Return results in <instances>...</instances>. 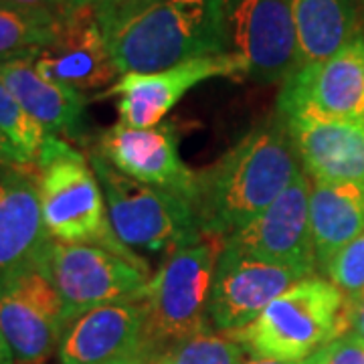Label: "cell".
<instances>
[{"mask_svg": "<svg viewBox=\"0 0 364 364\" xmlns=\"http://www.w3.org/2000/svg\"><path fill=\"white\" fill-rule=\"evenodd\" d=\"M301 172L286 119L277 114L255 126L215 164L196 172L193 210L200 233L225 241L259 217Z\"/></svg>", "mask_w": 364, "mask_h": 364, "instance_id": "6da1fadb", "label": "cell"}, {"mask_svg": "<svg viewBox=\"0 0 364 364\" xmlns=\"http://www.w3.org/2000/svg\"><path fill=\"white\" fill-rule=\"evenodd\" d=\"M119 77L225 55L221 0H160L105 35Z\"/></svg>", "mask_w": 364, "mask_h": 364, "instance_id": "7a4b0ae2", "label": "cell"}, {"mask_svg": "<svg viewBox=\"0 0 364 364\" xmlns=\"http://www.w3.org/2000/svg\"><path fill=\"white\" fill-rule=\"evenodd\" d=\"M35 166L43 221L55 241L69 245H97L150 267L144 257L117 241L102 184L90 160L79 150L59 136H49Z\"/></svg>", "mask_w": 364, "mask_h": 364, "instance_id": "3957f363", "label": "cell"}, {"mask_svg": "<svg viewBox=\"0 0 364 364\" xmlns=\"http://www.w3.org/2000/svg\"><path fill=\"white\" fill-rule=\"evenodd\" d=\"M346 332L344 291L312 275L287 287L253 322L225 334L253 358L304 363Z\"/></svg>", "mask_w": 364, "mask_h": 364, "instance_id": "277c9868", "label": "cell"}, {"mask_svg": "<svg viewBox=\"0 0 364 364\" xmlns=\"http://www.w3.org/2000/svg\"><path fill=\"white\" fill-rule=\"evenodd\" d=\"M223 239L203 237L160 263L140 299L154 358L182 340L210 330V289Z\"/></svg>", "mask_w": 364, "mask_h": 364, "instance_id": "5b68a950", "label": "cell"}, {"mask_svg": "<svg viewBox=\"0 0 364 364\" xmlns=\"http://www.w3.org/2000/svg\"><path fill=\"white\" fill-rule=\"evenodd\" d=\"M90 164L102 184L117 241L136 255L152 253L168 257L205 237L188 200L122 174L97 148L90 152Z\"/></svg>", "mask_w": 364, "mask_h": 364, "instance_id": "8992f818", "label": "cell"}, {"mask_svg": "<svg viewBox=\"0 0 364 364\" xmlns=\"http://www.w3.org/2000/svg\"><path fill=\"white\" fill-rule=\"evenodd\" d=\"M225 55L237 57L245 77L272 85L298 71L291 0H221Z\"/></svg>", "mask_w": 364, "mask_h": 364, "instance_id": "52a82bcc", "label": "cell"}, {"mask_svg": "<svg viewBox=\"0 0 364 364\" xmlns=\"http://www.w3.org/2000/svg\"><path fill=\"white\" fill-rule=\"evenodd\" d=\"M43 267L61 296L67 326L102 306L140 301L150 279V267L97 245L53 241Z\"/></svg>", "mask_w": 364, "mask_h": 364, "instance_id": "ba28073f", "label": "cell"}, {"mask_svg": "<svg viewBox=\"0 0 364 364\" xmlns=\"http://www.w3.org/2000/svg\"><path fill=\"white\" fill-rule=\"evenodd\" d=\"M63 301L45 267L0 282V334L14 364H43L65 330Z\"/></svg>", "mask_w": 364, "mask_h": 364, "instance_id": "9c48e42d", "label": "cell"}, {"mask_svg": "<svg viewBox=\"0 0 364 364\" xmlns=\"http://www.w3.org/2000/svg\"><path fill=\"white\" fill-rule=\"evenodd\" d=\"M277 114L364 124V37L358 35L322 63L298 69L282 83Z\"/></svg>", "mask_w": 364, "mask_h": 364, "instance_id": "30bf717a", "label": "cell"}, {"mask_svg": "<svg viewBox=\"0 0 364 364\" xmlns=\"http://www.w3.org/2000/svg\"><path fill=\"white\" fill-rule=\"evenodd\" d=\"M312 181L301 172L269 207L225 239L229 247L255 259L294 267L312 277L318 269L310 221Z\"/></svg>", "mask_w": 364, "mask_h": 364, "instance_id": "8fae6325", "label": "cell"}, {"mask_svg": "<svg viewBox=\"0 0 364 364\" xmlns=\"http://www.w3.org/2000/svg\"><path fill=\"white\" fill-rule=\"evenodd\" d=\"M306 277L294 267L255 259L223 243L210 289V324L221 332L239 330L253 322L287 287Z\"/></svg>", "mask_w": 364, "mask_h": 364, "instance_id": "7c38bea8", "label": "cell"}, {"mask_svg": "<svg viewBox=\"0 0 364 364\" xmlns=\"http://www.w3.org/2000/svg\"><path fill=\"white\" fill-rule=\"evenodd\" d=\"M245 75L231 55L203 57L156 73H126L100 97H117L119 122L132 128H156L188 91L215 77Z\"/></svg>", "mask_w": 364, "mask_h": 364, "instance_id": "4fadbf2b", "label": "cell"}, {"mask_svg": "<svg viewBox=\"0 0 364 364\" xmlns=\"http://www.w3.org/2000/svg\"><path fill=\"white\" fill-rule=\"evenodd\" d=\"M61 364H148L154 354L140 301H119L81 314L63 330Z\"/></svg>", "mask_w": 364, "mask_h": 364, "instance_id": "5bb4252c", "label": "cell"}, {"mask_svg": "<svg viewBox=\"0 0 364 364\" xmlns=\"http://www.w3.org/2000/svg\"><path fill=\"white\" fill-rule=\"evenodd\" d=\"M53 241L43 221L37 166L0 164V282L43 267Z\"/></svg>", "mask_w": 364, "mask_h": 364, "instance_id": "9a60e30c", "label": "cell"}, {"mask_svg": "<svg viewBox=\"0 0 364 364\" xmlns=\"http://www.w3.org/2000/svg\"><path fill=\"white\" fill-rule=\"evenodd\" d=\"M95 148L122 174L193 205L196 172L182 162L176 134L170 126L132 128L117 122L100 136Z\"/></svg>", "mask_w": 364, "mask_h": 364, "instance_id": "2e32d148", "label": "cell"}, {"mask_svg": "<svg viewBox=\"0 0 364 364\" xmlns=\"http://www.w3.org/2000/svg\"><path fill=\"white\" fill-rule=\"evenodd\" d=\"M35 67L43 77L81 93L107 90L119 79L93 6L75 11L61 21L53 43L35 55Z\"/></svg>", "mask_w": 364, "mask_h": 364, "instance_id": "e0dca14e", "label": "cell"}, {"mask_svg": "<svg viewBox=\"0 0 364 364\" xmlns=\"http://www.w3.org/2000/svg\"><path fill=\"white\" fill-rule=\"evenodd\" d=\"M284 119L310 181L364 182V124L310 114Z\"/></svg>", "mask_w": 364, "mask_h": 364, "instance_id": "ac0fdd59", "label": "cell"}, {"mask_svg": "<svg viewBox=\"0 0 364 364\" xmlns=\"http://www.w3.org/2000/svg\"><path fill=\"white\" fill-rule=\"evenodd\" d=\"M35 55L0 63V81L49 136L63 134L81 140L87 104L83 93L43 77L35 67Z\"/></svg>", "mask_w": 364, "mask_h": 364, "instance_id": "d6986e66", "label": "cell"}, {"mask_svg": "<svg viewBox=\"0 0 364 364\" xmlns=\"http://www.w3.org/2000/svg\"><path fill=\"white\" fill-rule=\"evenodd\" d=\"M316 265L324 273L330 259L364 231V182H314L310 191Z\"/></svg>", "mask_w": 364, "mask_h": 364, "instance_id": "ffe728a7", "label": "cell"}, {"mask_svg": "<svg viewBox=\"0 0 364 364\" xmlns=\"http://www.w3.org/2000/svg\"><path fill=\"white\" fill-rule=\"evenodd\" d=\"M298 69L322 63L358 37L356 0H291Z\"/></svg>", "mask_w": 364, "mask_h": 364, "instance_id": "44dd1931", "label": "cell"}, {"mask_svg": "<svg viewBox=\"0 0 364 364\" xmlns=\"http://www.w3.org/2000/svg\"><path fill=\"white\" fill-rule=\"evenodd\" d=\"M61 21L51 14L28 13L0 2V63L35 55L59 33Z\"/></svg>", "mask_w": 364, "mask_h": 364, "instance_id": "7402d4cb", "label": "cell"}, {"mask_svg": "<svg viewBox=\"0 0 364 364\" xmlns=\"http://www.w3.org/2000/svg\"><path fill=\"white\" fill-rule=\"evenodd\" d=\"M158 364H243L245 350L225 332H203L162 352Z\"/></svg>", "mask_w": 364, "mask_h": 364, "instance_id": "603a6c76", "label": "cell"}, {"mask_svg": "<svg viewBox=\"0 0 364 364\" xmlns=\"http://www.w3.org/2000/svg\"><path fill=\"white\" fill-rule=\"evenodd\" d=\"M0 130L4 132L28 162H37L49 134L23 109L11 90L0 81Z\"/></svg>", "mask_w": 364, "mask_h": 364, "instance_id": "cb8c5ba5", "label": "cell"}, {"mask_svg": "<svg viewBox=\"0 0 364 364\" xmlns=\"http://www.w3.org/2000/svg\"><path fill=\"white\" fill-rule=\"evenodd\" d=\"M328 282L344 294H356L364 287V231L346 243L326 267Z\"/></svg>", "mask_w": 364, "mask_h": 364, "instance_id": "d4e9b609", "label": "cell"}, {"mask_svg": "<svg viewBox=\"0 0 364 364\" xmlns=\"http://www.w3.org/2000/svg\"><path fill=\"white\" fill-rule=\"evenodd\" d=\"M304 364H364V338L346 332L314 352Z\"/></svg>", "mask_w": 364, "mask_h": 364, "instance_id": "484cf974", "label": "cell"}, {"mask_svg": "<svg viewBox=\"0 0 364 364\" xmlns=\"http://www.w3.org/2000/svg\"><path fill=\"white\" fill-rule=\"evenodd\" d=\"M156 2L160 0H95L93 13H95V18L102 26L104 35H107L124 21L132 18L134 14L142 13L144 9H148Z\"/></svg>", "mask_w": 364, "mask_h": 364, "instance_id": "4316f807", "label": "cell"}, {"mask_svg": "<svg viewBox=\"0 0 364 364\" xmlns=\"http://www.w3.org/2000/svg\"><path fill=\"white\" fill-rule=\"evenodd\" d=\"M0 2L13 9L28 11V13L51 14L59 21H63L67 16L65 0H0Z\"/></svg>", "mask_w": 364, "mask_h": 364, "instance_id": "83f0119b", "label": "cell"}, {"mask_svg": "<svg viewBox=\"0 0 364 364\" xmlns=\"http://www.w3.org/2000/svg\"><path fill=\"white\" fill-rule=\"evenodd\" d=\"M346 320L348 330L364 338V287L346 298Z\"/></svg>", "mask_w": 364, "mask_h": 364, "instance_id": "f1b7e54d", "label": "cell"}, {"mask_svg": "<svg viewBox=\"0 0 364 364\" xmlns=\"http://www.w3.org/2000/svg\"><path fill=\"white\" fill-rule=\"evenodd\" d=\"M0 164H33L2 130H0Z\"/></svg>", "mask_w": 364, "mask_h": 364, "instance_id": "f546056e", "label": "cell"}, {"mask_svg": "<svg viewBox=\"0 0 364 364\" xmlns=\"http://www.w3.org/2000/svg\"><path fill=\"white\" fill-rule=\"evenodd\" d=\"M93 2H95V0H65L67 16L71 13H75V11L85 9V6H93Z\"/></svg>", "mask_w": 364, "mask_h": 364, "instance_id": "4dcf8cb0", "label": "cell"}, {"mask_svg": "<svg viewBox=\"0 0 364 364\" xmlns=\"http://www.w3.org/2000/svg\"><path fill=\"white\" fill-rule=\"evenodd\" d=\"M0 364H14L13 354L9 350V346H6V342L2 338V334H0Z\"/></svg>", "mask_w": 364, "mask_h": 364, "instance_id": "1f68e13d", "label": "cell"}, {"mask_svg": "<svg viewBox=\"0 0 364 364\" xmlns=\"http://www.w3.org/2000/svg\"><path fill=\"white\" fill-rule=\"evenodd\" d=\"M243 364H304V363H279V360H267V358H249Z\"/></svg>", "mask_w": 364, "mask_h": 364, "instance_id": "d6a6232c", "label": "cell"}, {"mask_svg": "<svg viewBox=\"0 0 364 364\" xmlns=\"http://www.w3.org/2000/svg\"><path fill=\"white\" fill-rule=\"evenodd\" d=\"M148 364H158V363H156V360H152V363H148Z\"/></svg>", "mask_w": 364, "mask_h": 364, "instance_id": "836d02e7", "label": "cell"}]
</instances>
